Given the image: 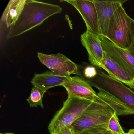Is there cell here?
<instances>
[{"instance_id":"9c48e42d","label":"cell","mask_w":134,"mask_h":134,"mask_svg":"<svg viewBox=\"0 0 134 134\" xmlns=\"http://www.w3.org/2000/svg\"><path fill=\"white\" fill-rule=\"evenodd\" d=\"M67 91L68 96L93 102L98 98L97 93L91 85L78 76H69L63 85Z\"/></svg>"},{"instance_id":"5b68a950","label":"cell","mask_w":134,"mask_h":134,"mask_svg":"<svg viewBox=\"0 0 134 134\" xmlns=\"http://www.w3.org/2000/svg\"><path fill=\"white\" fill-rule=\"evenodd\" d=\"M115 111L98 97L85 109L71 126L75 132L97 125L108 124Z\"/></svg>"},{"instance_id":"ba28073f","label":"cell","mask_w":134,"mask_h":134,"mask_svg":"<svg viewBox=\"0 0 134 134\" xmlns=\"http://www.w3.org/2000/svg\"><path fill=\"white\" fill-rule=\"evenodd\" d=\"M103 51L134 78V56L127 50L116 46L103 36H99Z\"/></svg>"},{"instance_id":"3957f363","label":"cell","mask_w":134,"mask_h":134,"mask_svg":"<svg viewBox=\"0 0 134 134\" xmlns=\"http://www.w3.org/2000/svg\"><path fill=\"white\" fill-rule=\"evenodd\" d=\"M92 102L68 96L62 107L55 114L48 125L50 134H55L64 127H71Z\"/></svg>"},{"instance_id":"277c9868","label":"cell","mask_w":134,"mask_h":134,"mask_svg":"<svg viewBox=\"0 0 134 134\" xmlns=\"http://www.w3.org/2000/svg\"><path fill=\"white\" fill-rule=\"evenodd\" d=\"M131 18L121 5L113 15L105 37L116 46L128 50L131 43Z\"/></svg>"},{"instance_id":"8992f818","label":"cell","mask_w":134,"mask_h":134,"mask_svg":"<svg viewBox=\"0 0 134 134\" xmlns=\"http://www.w3.org/2000/svg\"><path fill=\"white\" fill-rule=\"evenodd\" d=\"M40 62L47 66L54 75L62 77L77 75V64L61 53L46 54L38 52Z\"/></svg>"},{"instance_id":"6da1fadb","label":"cell","mask_w":134,"mask_h":134,"mask_svg":"<svg viewBox=\"0 0 134 134\" xmlns=\"http://www.w3.org/2000/svg\"><path fill=\"white\" fill-rule=\"evenodd\" d=\"M77 65V76L98 90L102 89L118 98L134 110V91L132 89L90 63L83 62Z\"/></svg>"},{"instance_id":"7402d4cb","label":"cell","mask_w":134,"mask_h":134,"mask_svg":"<svg viewBox=\"0 0 134 134\" xmlns=\"http://www.w3.org/2000/svg\"><path fill=\"white\" fill-rule=\"evenodd\" d=\"M14 134L13 133H4V134H3V133H1V134Z\"/></svg>"},{"instance_id":"ac0fdd59","label":"cell","mask_w":134,"mask_h":134,"mask_svg":"<svg viewBox=\"0 0 134 134\" xmlns=\"http://www.w3.org/2000/svg\"><path fill=\"white\" fill-rule=\"evenodd\" d=\"M108 126L109 129L114 134H127L123 130L120 124L119 123L118 116L116 113L114 114L108 122Z\"/></svg>"},{"instance_id":"d6986e66","label":"cell","mask_w":134,"mask_h":134,"mask_svg":"<svg viewBox=\"0 0 134 134\" xmlns=\"http://www.w3.org/2000/svg\"><path fill=\"white\" fill-rule=\"evenodd\" d=\"M131 43L128 51L134 56V20L131 18Z\"/></svg>"},{"instance_id":"ffe728a7","label":"cell","mask_w":134,"mask_h":134,"mask_svg":"<svg viewBox=\"0 0 134 134\" xmlns=\"http://www.w3.org/2000/svg\"><path fill=\"white\" fill-rule=\"evenodd\" d=\"M55 134H76V133L71 127H65L61 129Z\"/></svg>"},{"instance_id":"2e32d148","label":"cell","mask_w":134,"mask_h":134,"mask_svg":"<svg viewBox=\"0 0 134 134\" xmlns=\"http://www.w3.org/2000/svg\"><path fill=\"white\" fill-rule=\"evenodd\" d=\"M46 92L34 87L32 88L29 97L27 99L30 106L32 107L40 106L43 108L44 107L43 103V97Z\"/></svg>"},{"instance_id":"8fae6325","label":"cell","mask_w":134,"mask_h":134,"mask_svg":"<svg viewBox=\"0 0 134 134\" xmlns=\"http://www.w3.org/2000/svg\"><path fill=\"white\" fill-rule=\"evenodd\" d=\"M98 14L102 36L105 37L110 19L117 9L126 2V0L98 1L93 0Z\"/></svg>"},{"instance_id":"e0dca14e","label":"cell","mask_w":134,"mask_h":134,"mask_svg":"<svg viewBox=\"0 0 134 134\" xmlns=\"http://www.w3.org/2000/svg\"><path fill=\"white\" fill-rule=\"evenodd\" d=\"M75 133L76 134H114L109 128L108 124L88 128Z\"/></svg>"},{"instance_id":"4fadbf2b","label":"cell","mask_w":134,"mask_h":134,"mask_svg":"<svg viewBox=\"0 0 134 134\" xmlns=\"http://www.w3.org/2000/svg\"><path fill=\"white\" fill-rule=\"evenodd\" d=\"M69 77H62L54 75L50 71L42 74H35L31 80L34 87L47 91L54 87L62 86Z\"/></svg>"},{"instance_id":"7c38bea8","label":"cell","mask_w":134,"mask_h":134,"mask_svg":"<svg viewBox=\"0 0 134 134\" xmlns=\"http://www.w3.org/2000/svg\"><path fill=\"white\" fill-rule=\"evenodd\" d=\"M102 69L107 72L111 77L134 90V78L105 51Z\"/></svg>"},{"instance_id":"5bb4252c","label":"cell","mask_w":134,"mask_h":134,"mask_svg":"<svg viewBox=\"0 0 134 134\" xmlns=\"http://www.w3.org/2000/svg\"><path fill=\"white\" fill-rule=\"evenodd\" d=\"M98 97L111 107L118 116L134 114V110L118 98L102 89H98Z\"/></svg>"},{"instance_id":"44dd1931","label":"cell","mask_w":134,"mask_h":134,"mask_svg":"<svg viewBox=\"0 0 134 134\" xmlns=\"http://www.w3.org/2000/svg\"><path fill=\"white\" fill-rule=\"evenodd\" d=\"M127 134H134V129H130Z\"/></svg>"},{"instance_id":"30bf717a","label":"cell","mask_w":134,"mask_h":134,"mask_svg":"<svg viewBox=\"0 0 134 134\" xmlns=\"http://www.w3.org/2000/svg\"><path fill=\"white\" fill-rule=\"evenodd\" d=\"M81 41L88 53L90 64L102 69L104 51L99 36L86 30L81 36Z\"/></svg>"},{"instance_id":"7a4b0ae2","label":"cell","mask_w":134,"mask_h":134,"mask_svg":"<svg viewBox=\"0 0 134 134\" xmlns=\"http://www.w3.org/2000/svg\"><path fill=\"white\" fill-rule=\"evenodd\" d=\"M62 8L59 5L41 1L26 0L18 19L9 28L8 39L20 36L42 24L52 15L60 14Z\"/></svg>"},{"instance_id":"52a82bcc","label":"cell","mask_w":134,"mask_h":134,"mask_svg":"<svg viewBox=\"0 0 134 134\" xmlns=\"http://www.w3.org/2000/svg\"><path fill=\"white\" fill-rule=\"evenodd\" d=\"M74 7L80 14L87 27V30L100 36H102L98 14L93 0L64 1Z\"/></svg>"},{"instance_id":"9a60e30c","label":"cell","mask_w":134,"mask_h":134,"mask_svg":"<svg viewBox=\"0 0 134 134\" xmlns=\"http://www.w3.org/2000/svg\"><path fill=\"white\" fill-rule=\"evenodd\" d=\"M26 0H11L2 15L1 22L10 28L17 21L21 14Z\"/></svg>"}]
</instances>
